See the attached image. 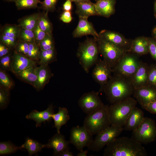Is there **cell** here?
Masks as SVG:
<instances>
[{"label":"cell","instance_id":"obj_1","mask_svg":"<svg viewBox=\"0 0 156 156\" xmlns=\"http://www.w3.org/2000/svg\"><path fill=\"white\" fill-rule=\"evenodd\" d=\"M104 156H146L147 153L141 144L132 138L117 137L106 146Z\"/></svg>","mask_w":156,"mask_h":156},{"label":"cell","instance_id":"obj_2","mask_svg":"<svg viewBox=\"0 0 156 156\" xmlns=\"http://www.w3.org/2000/svg\"><path fill=\"white\" fill-rule=\"evenodd\" d=\"M134 88L130 79L114 74L104 86L103 91L111 104L131 96Z\"/></svg>","mask_w":156,"mask_h":156},{"label":"cell","instance_id":"obj_3","mask_svg":"<svg viewBox=\"0 0 156 156\" xmlns=\"http://www.w3.org/2000/svg\"><path fill=\"white\" fill-rule=\"evenodd\" d=\"M137 101L131 96L113 104L108 107V113L111 125L123 127Z\"/></svg>","mask_w":156,"mask_h":156},{"label":"cell","instance_id":"obj_4","mask_svg":"<svg viewBox=\"0 0 156 156\" xmlns=\"http://www.w3.org/2000/svg\"><path fill=\"white\" fill-rule=\"evenodd\" d=\"M99 53L97 40L94 38H87L79 44L77 55L80 64L86 73L98 61Z\"/></svg>","mask_w":156,"mask_h":156},{"label":"cell","instance_id":"obj_5","mask_svg":"<svg viewBox=\"0 0 156 156\" xmlns=\"http://www.w3.org/2000/svg\"><path fill=\"white\" fill-rule=\"evenodd\" d=\"M108 105L87 114L83 123L84 127L92 135H96L109 127L111 122L108 113Z\"/></svg>","mask_w":156,"mask_h":156},{"label":"cell","instance_id":"obj_6","mask_svg":"<svg viewBox=\"0 0 156 156\" xmlns=\"http://www.w3.org/2000/svg\"><path fill=\"white\" fill-rule=\"evenodd\" d=\"M139 56L126 52L112 68L113 73L130 79L140 64Z\"/></svg>","mask_w":156,"mask_h":156},{"label":"cell","instance_id":"obj_7","mask_svg":"<svg viewBox=\"0 0 156 156\" xmlns=\"http://www.w3.org/2000/svg\"><path fill=\"white\" fill-rule=\"evenodd\" d=\"M99 52L112 69L126 52L125 50L100 36L96 39Z\"/></svg>","mask_w":156,"mask_h":156},{"label":"cell","instance_id":"obj_8","mask_svg":"<svg viewBox=\"0 0 156 156\" xmlns=\"http://www.w3.org/2000/svg\"><path fill=\"white\" fill-rule=\"evenodd\" d=\"M124 130L123 127L111 125L96 135L87 146L89 150L98 152L117 138Z\"/></svg>","mask_w":156,"mask_h":156},{"label":"cell","instance_id":"obj_9","mask_svg":"<svg viewBox=\"0 0 156 156\" xmlns=\"http://www.w3.org/2000/svg\"><path fill=\"white\" fill-rule=\"evenodd\" d=\"M132 131V138L141 144L150 143L156 139L155 123L148 117H145L140 125Z\"/></svg>","mask_w":156,"mask_h":156},{"label":"cell","instance_id":"obj_10","mask_svg":"<svg viewBox=\"0 0 156 156\" xmlns=\"http://www.w3.org/2000/svg\"><path fill=\"white\" fill-rule=\"evenodd\" d=\"M93 135L83 126L72 127L70 131V144L79 151L88 146L93 140Z\"/></svg>","mask_w":156,"mask_h":156},{"label":"cell","instance_id":"obj_11","mask_svg":"<svg viewBox=\"0 0 156 156\" xmlns=\"http://www.w3.org/2000/svg\"><path fill=\"white\" fill-rule=\"evenodd\" d=\"M99 93L94 91L86 93L79 99V106L87 114L95 111L104 105L99 95Z\"/></svg>","mask_w":156,"mask_h":156},{"label":"cell","instance_id":"obj_12","mask_svg":"<svg viewBox=\"0 0 156 156\" xmlns=\"http://www.w3.org/2000/svg\"><path fill=\"white\" fill-rule=\"evenodd\" d=\"M112 69L103 60H98L93 70L92 76L94 81L100 86V92L112 76Z\"/></svg>","mask_w":156,"mask_h":156},{"label":"cell","instance_id":"obj_13","mask_svg":"<svg viewBox=\"0 0 156 156\" xmlns=\"http://www.w3.org/2000/svg\"><path fill=\"white\" fill-rule=\"evenodd\" d=\"M99 34L100 37L128 52L131 40L127 39L121 34L105 29L101 30Z\"/></svg>","mask_w":156,"mask_h":156},{"label":"cell","instance_id":"obj_14","mask_svg":"<svg viewBox=\"0 0 156 156\" xmlns=\"http://www.w3.org/2000/svg\"><path fill=\"white\" fill-rule=\"evenodd\" d=\"M133 95L142 107L156 100V88L146 85L135 88Z\"/></svg>","mask_w":156,"mask_h":156},{"label":"cell","instance_id":"obj_15","mask_svg":"<svg viewBox=\"0 0 156 156\" xmlns=\"http://www.w3.org/2000/svg\"><path fill=\"white\" fill-rule=\"evenodd\" d=\"M79 21L76 28L73 33L74 38L91 35L96 39L99 37L98 34L94 29L92 23L88 20V17L79 16Z\"/></svg>","mask_w":156,"mask_h":156},{"label":"cell","instance_id":"obj_16","mask_svg":"<svg viewBox=\"0 0 156 156\" xmlns=\"http://www.w3.org/2000/svg\"><path fill=\"white\" fill-rule=\"evenodd\" d=\"M70 144L69 141L66 140L63 135L57 133L49 140L47 144H44V148L53 149V155L59 156L63 151L69 149Z\"/></svg>","mask_w":156,"mask_h":156},{"label":"cell","instance_id":"obj_17","mask_svg":"<svg viewBox=\"0 0 156 156\" xmlns=\"http://www.w3.org/2000/svg\"><path fill=\"white\" fill-rule=\"evenodd\" d=\"M38 62L27 56L18 53L13 50L11 71L14 74L30 66L36 65Z\"/></svg>","mask_w":156,"mask_h":156},{"label":"cell","instance_id":"obj_18","mask_svg":"<svg viewBox=\"0 0 156 156\" xmlns=\"http://www.w3.org/2000/svg\"><path fill=\"white\" fill-rule=\"evenodd\" d=\"M53 108V104H51L44 111L39 112L33 110L26 116V118L34 120L36 122V127H40L42 122H50L52 119V116L54 113Z\"/></svg>","mask_w":156,"mask_h":156},{"label":"cell","instance_id":"obj_19","mask_svg":"<svg viewBox=\"0 0 156 156\" xmlns=\"http://www.w3.org/2000/svg\"><path fill=\"white\" fill-rule=\"evenodd\" d=\"M149 67L146 63L141 62L138 69L130 79L135 89L147 85Z\"/></svg>","mask_w":156,"mask_h":156},{"label":"cell","instance_id":"obj_20","mask_svg":"<svg viewBox=\"0 0 156 156\" xmlns=\"http://www.w3.org/2000/svg\"><path fill=\"white\" fill-rule=\"evenodd\" d=\"M144 118V112L142 110L135 107L129 115L123 127L124 130L133 131L140 125Z\"/></svg>","mask_w":156,"mask_h":156},{"label":"cell","instance_id":"obj_21","mask_svg":"<svg viewBox=\"0 0 156 156\" xmlns=\"http://www.w3.org/2000/svg\"><path fill=\"white\" fill-rule=\"evenodd\" d=\"M37 80L35 87L37 91L42 90L53 76L48 65H40L37 66Z\"/></svg>","mask_w":156,"mask_h":156},{"label":"cell","instance_id":"obj_22","mask_svg":"<svg viewBox=\"0 0 156 156\" xmlns=\"http://www.w3.org/2000/svg\"><path fill=\"white\" fill-rule=\"evenodd\" d=\"M94 3L99 16L109 18L115 12L116 0H95Z\"/></svg>","mask_w":156,"mask_h":156},{"label":"cell","instance_id":"obj_23","mask_svg":"<svg viewBox=\"0 0 156 156\" xmlns=\"http://www.w3.org/2000/svg\"><path fill=\"white\" fill-rule=\"evenodd\" d=\"M139 56L149 53V42L148 37L140 36L131 41L128 51Z\"/></svg>","mask_w":156,"mask_h":156},{"label":"cell","instance_id":"obj_24","mask_svg":"<svg viewBox=\"0 0 156 156\" xmlns=\"http://www.w3.org/2000/svg\"><path fill=\"white\" fill-rule=\"evenodd\" d=\"M37 65L29 67L14 74L16 77L35 88L38 79Z\"/></svg>","mask_w":156,"mask_h":156},{"label":"cell","instance_id":"obj_25","mask_svg":"<svg viewBox=\"0 0 156 156\" xmlns=\"http://www.w3.org/2000/svg\"><path fill=\"white\" fill-rule=\"evenodd\" d=\"M76 13L79 16L88 17L92 16L98 15L94 3L91 1L75 2Z\"/></svg>","mask_w":156,"mask_h":156},{"label":"cell","instance_id":"obj_26","mask_svg":"<svg viewBox=\"0 0 156 156\" xmlns=\"http://www.w3.org/2000/svg\"><path fill=\"white\" fill-rule=\"evenodd\" d=\"M52 119L54 121V126L57 131V133H60V130L62 126L65 125L70 119L67 109L65 107H60L58 112L54 113L52 116Z\"/></svg>","mask_w":156,"mask_h":156},{"label":"cell","instance_id":"obj_27","mask_svg":"<svg viewBox=\"0 0 156 156\" xmlns=\"http://www.w3.org/2000/svg\"><path fill=\"white\" fill-rule=\"evenodd\" d=\"M40 13H35L24 17L18 21V25L23 28L33 30L38 24Z\"/></svg>","mask_w":156,"mask_h":156},{"label":"cell","instance_id":"obj_28","mask_svg":"<svg viewBox=\"0 0 156 156\" xmlns=\"http://www.w3.org/2000/svg\"><path fill=\"white\" fill-rule=\"evenodd\" d=\"M44 144L29 137L25 139L24 143L21 146L22 148L26 149L28 152V155L32 156L42 151L44 148Z\"/></svg>","mask_w":156,"mask_h":156},{"label":"cell","instance_id":"obj_29","mask_svg":"<svg viewBox=\"0 0 156 156\" xmlns=\"http://www.w3.org/2000/svg\"><path fill=\"white\" fill-rule=\"evenodd\" d=\"M56 60V52L55 48L45 50H40L38 62L40 65H48Z\"/></svg>","mask_w":156,"mask_h":156},{"label":"cell","instance_id":"obj_30","mask_svg":"<svg viewBox=\"0 0 156 156\" xmlns=\"http://www.w3.org/2000/svg\"><path fill=\"white\" fill-rule=\"evenodd\" d=\"M47 13H40L38 24L40 28L47 34H52V25L48 18Z\"/></svg>","mask_w":156,"mask_h":156},{"label":"cell","instance_id":"obj_31","mask_svg":"<svg viewBox=\"0 0 156 156\" xmlns=\"http://www.w3.org/2000/svg\"><path fill=\"white\" fill-rule=\"evenodd\" d=\"M21 28L18 25L6 24L1 29V34L18 39Z\"/></svg>","mask_w":156,"mask_h":156},{"label":"cell","instance_id":"obj_32","mask_svg":"<svg viewBox=\"0 0 156 156\" xmlns=\"http://www.w3.org/2000/svg\"><path fill=\"white\" fill-rule=\"evenodd\" d=\"M21 149V146H17L10 141L1 142H0V155L13 154Z\"/></svg>","mask_w":156,"mask_h":156},{"label":"cell","instance_id":"obj_33","mask_svg":"<svg viewBox=\"0 0 156 156\" xmlns=\"http://www.w3.org/2000/svg\"><path fill=\"white\" fill-rule=\"evenodd\" d=\"M40 2V0H16L14 2L18 10L36 8Z\"/></svg>","mask_w":156,"mask_h":156},{"label":"cell","instance_id":"obj_34","mask_svg":"<svg viewBox=\"0 0 156 156\" xmlns=\"http://www.w3.org/2000/svg\"><path fill=\"white\" fill-rule=\"evenodd\" d=\"M18 39L29 44L35 43V36L33 31L21 27Z\"/></svg>","mask_w":156,"mask_h":156},{"label":"cell","instance_id":"obj_35","mask_svg":"<svg viewBox=\"0 0 156 156\" xmlns=\"http://www.w3.org/2000/svg\"><path fill=\"white\" fill-rule=\"evenodd\" d=\"M0 86L10 90L13 87L14 83L6 73V71L0 69Z\"/></svg>","mask_w":156,"mask_h":156},{"label":"cell","instance_id":"obj_36","mask_svg":"<svg viewBox=\"0 0 156 156\" xmlns=\"http://www.w3.org/2000/svg\"><path fill=\"white\" fill-rule=\"evenodd\" d=\"M13 51L0 58V68L5 71H11L12 60Z\"/></svg>","mask_w":156,"mask_h":156},{"label":"cell","instance_id":"obj_37","mask_svg":"<svg viewBox=\"0 0 156 156\" xmlns=\"http://www.w3.org/2000/svg\"><path fill=\"white\" fill-rule=\"evenodd\" d=\"M10 90L0 86V109H3L7 106L9 102Z\"/></svg>","mask_w":156,"mask_h":156},{"label":"cell","instance_id":"obj_38","mask_svg":"<svg viewBox=\"0 0 156 156\" xmlns=\"http://www.w3.org/2000/svg\"><path fill=\"white\" fill-rule=\"evenodd\" d=\"M29 45L27 42L18 40L13 50L18 53L27 57Z\"/></svg>","mask_w":156,"mask_h":156},{"label":"cell","instance_id":"obj_39","mask_svg":"<svg viewBox=\"0 0 156 156\" xmlns=\"http://www.w3.org/2000/svg\"><path fill=\"white\" fill-rule=\"evenodd\" d=\"M38 46L41 50H47L55 48L52 34H48L40 43Z\"/></svg>","mask_w":156,"mask_h":156},{"label":"cell","instance_id":"obj_40","mask_svg":"<svg viewBox=\"0 0 156 156\" xmlns=\"http://www.w3.org/2000/svg\"><path fill=\"white\" fill-rule=\"evenodd\" d=\"M40 49L35 43L29 44V51L27 57L38 62L39 59Z\"/></svg>","mask_w":156,"mask_h":156},{"label":"cell","instance_id":"obj_41","mask_svg":"<svg viewBox=\"0 0 156 156\" xmlns=\"http://www.w3.org/2000/svg\"><path fill=\"white\" fill-rule=\"evenodd\" d=\"M147 85L156 88V64L149 66Z\"/></svg>","mask_w":156,"mask_h":156},{"label":"cell","instance_id":"obj_42","mask_svg":"<svg viewBox=\"0 0 156 156\" xmlns=\"http://www.w3.org/2000/svg\"><path fill=\"white\" fill-rule=\"evenodd\" d=\"M33 31L34 34L35 43L38 46L41 42L49 34L42 30L38 24Z\"/></svg>","mask_w":156,"mask_h":156},{"label":"cell","instance_id":"obj_43","mask_svg":"<svg viewBox=\"0 0 156 156\" xmlns=\"http://www.w3.org/2000/svg\"><path fill=\"white\" fill-rule=\"evenodd\" d=\"M18 39L11 38L1 34L0 37V42L9 47L12 49H14Z\"/></svg>","mask_w":156,"mask_h":156},{"label":"cell","instance_id":"obj_44","mask_svg":"<svg viewBox=\"0 0 156 156\" xmlns=\"http://www.w3.org/2000/svg\"><path fill=\"white\" fill-rule=\"evenodd\" d=\"M58 0H44L41 2L40 3L41 4L42 8L46 12L49 11H53L55 9V6Z\"/></svg>","mask_w":156,"mask_h":156},{"label":"cell","instance_id":"obj_45","mask_svg":"<svg viewBox=\"0 0 156 156\" xmlns=\"http://www.w3.org/2000/svg\"><path fill=\"white\" fill-rule=\"evenodd\" d=\"M149 42V53L156 61V40L153 37H148Z\"/></svg>","mask_w":156,"mask_h":156},{"label":"cell","instance_id":"obj_46","mask_svg":"<svg viewBox=\"0 0 156 156\" xmlns=\"http://www.w3.org/2000/svg\"><path fill=\"white\" fill-rule=\"evenodd\" d=\"M72 18L70 11H64L61 15L60 18L61 21L66 23L70 22Z\"/></svg>","mask_w":156,"mask_h":156},{"label":"cell","instance_id":"obj_47","mask_svg":"<svg viewBox=\"0 0 156 156\" xmlns=\"http://www.w3.org/2000/svg\"><path fill=\"white\" fill-rule=\"evenodd\" d=\"M142 107L149 112L156 114V100Z\"/></svg>","mask_w":156,"mask_h":156},{"label":"cell","instance_id":"obj_48","mask_svg":"<svg viewBox=\"0 0 156 156\" xmlns=\"http://www.w3.org/2000/svg\"><path fill=\"white\" fill-rule=\"evenodd\" d=\"M13 50L0 42V58L8 54Z\"/></svg>","mask_w":156,"mask_h":156},{"label":"cell","instance_id":"obj_49","mask_svg":"<svg viewBox=\"0 0 156 156\" xmlns=\"http://www.w3.org/2000/svg\"><path fill=\"white\" fill-rule=\"evenodd\" d=\"M72 8V1L66 0L63 5V9L64 11H70Z\"/></svg>","mask_w":156,"mask_h":156},{"label":"cell","instance_id":"obj_50","mask_svg":"<svg viewBox=\"0 0 156 156\" xmlns=\"http://www.w3.org/2000/svg\"><path fill=\"white\" fill-rule=\"evenodd\" d=\"M73 154L69 150H66L60 154L59 156H73Z\"/></svg>","mask_w":156,"mask_h":156},{"label":"cell","instance_id":"obj_51","mask_svg":"<svg viewBox=\"0 0 156 156\" xmlns=\"http://www.w3.org/2000/svg\"><path fill=\"white\" fill-rule=\"evenodd\" d=\"M88 151H84L83 150L80 151V152L77 154V156H87Z\"/></svg>","mask_w":156,"mask_h":156},{"label":"cell","instance_id":"obj_52","mask_svg":"<svg viewBox=\"0 0 156 156\" xmlns=\"http://www.w3.org/2000/svg\"><path fill=\"white\" fill-rule=\"evenodd\" d=\"M152 37L156 40V26L153 28L152 31Z\"/></svg>","mask_w":156,"mask_h":156},{"label":"cell","instance_id":"obj_53","mask_svg":"<svg viewBox=\"0 0 156 156\" xmlns=\"http://www.w3.org/2000/svg\"><path fill=\"white\" fill-rule=\"evenodd\" d=\"M70 0L72 1H74L75 3L91 1L90 0Z\"/></svg>","mask_w":156,"mask_h":156},{"label":"cell","instance_id":"obj_54","mask_svg":"<svg viewBox=\"0 0 156 156\" xmlns=\"http://www.w3.org/2000/svg\"><path fill=\"white\" fill-rule=\"evenodd\" d=\"M154 12L155 16L156 17V1H155L154 4Z\"/></svg>","mask_w":156,"mask_h":156},{"label":"cell","instance_id":"obj_55","mask_svg":"<svg viewBox=\"0 0 156 156\" xmlns=\"http://www.w3.org/2000/svg\"><path fill=\"white\" fill-rule=\"evenodd\" d=\"M9 2H15L16 0H5Z\"/></svg>","mask_w":156,"mask_h":156}]
</instances>
